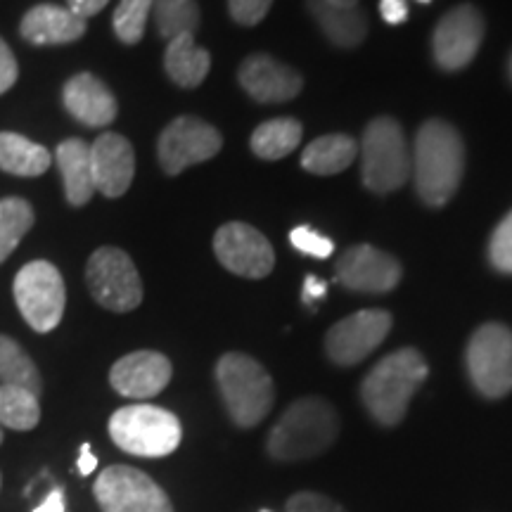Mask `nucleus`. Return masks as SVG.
Listing matches in <instances>:
<instances>
[{
    "label": "nucleus",
    "instance_id": "nucleus-1",
    "mask_svg": "<svg viewBox=\"0 0 512 512\" xmlns=\"http://www.w3.org/2000/svg\"><path fill=\"white\" fill-rule=\"evenodd\" d=\"M465 169V147L458 131L446 121L432 119L415 136L411 171L420 200L444 207L456 195Z\"/></svg>",
    "mask_w": 512,
    "mask_h": 512
},
{
    "label": "nucleus",
    "instance_id": "nucleus-2",
    "mask_svg": "<svg viewBox=\"0 0 512 512\" xmlns=\"http://www.w3.org/2000/svg\"><path fill=\"white\" fill-rule=\"evenodd\" d=\"M425 358L418 349H399L384 356L361 384V399L382 427H394L406 418L408 403L427 380Z\"/></svg>",
    "mask_w": 512,
    "mask_h": 512
},
{
    "label": "nucleus",
    "instance_id": "nucleus-3",
    "mask_svg": "<svg viewBox=\"0 0 512 512\" xmlns=\"http://www.w3.org/2000/svg\"><path fill=\"white\" fill-rule=\"evenodd\" d=\"M339 434L337 411L318 396L294 401L268 434V456L280 463H297L328 451Z\"/></svg>",
    "mask_w": 512,
    "mask_h": 512
},
{
    "label": "nucleus",
    "instance_id": "nucleus-4",
    "mask_svg": "<svg viewBox=\"0 0 512 512\" xmlns=\"http://www.w3.org/2000/svg\"><path fill=\"white\" fill-rule=\"evenodd\" d=\"M223 403L238 427H256L273 406V380L259 361L247 354H226L216 366Z\"/></svg>",
    "mask_w": 512,
    "mask_h": 512
},
{
    "label": "nucleus",
    "instance_id": "nucleus-5",
    "mask_svg": "<svg viewBox=\"0 0 512 512\" xmlns=\"http://www.w3.org/2000/svg\"><path fill=\"white\" fill-rule=\"evenodd\" d=\"M110 437L121 451L138 458H164L181 446V420L166 408L133 403L114 411Z\"/></svg>",
    "mask_w": 512,
    "mask_h": 512
},
{
    "label": "nucleus",
    "instance_id": "nucleus-6",
    "mask_svg": "<svg viewBox=\"0 0 512 512\" xmlns=\"http://www.w3.org/2000/svg\"><path fill=\"white\" fill-rule=\"evenodd\" d=\"M363 183L377 195L399 190L411 176V155L406 138L394 119H373L363 136Z\"/></svg>",
    "mask_w": 512,
    "mask_h": 512
},
{
    "label": "nucleus",
    "instance_id": "nucleus-7",
    "mask_svg": "<svg viewBox=\"0 0 512 512\" xmlns=\"http://www.w3.org/2000/svg\"><path fill=\"white\" fill-rule=\"evenodd\" d=\"M467 373L486 399H503L512 392V330L486 323L467 344Z\"/></svg>",
    "mask_w": 512,
    "mask_h": 512
},
{
    "label": "nucleus",
    "instance_id": "nucleus-8",
    "mask_svg": "<svg viewBox=\"0 0 512 512\" xmlns=\"http://www.w3.org/2000/svg\"><path fill=\"white\" fill-rule=\"evenodd\" d=\"M15 304L31 330L50 332L60 325L67 304V290L50 261H31L15 275Z\"/></svg>",
    "mask_w": 512,
    "mask_h": 512
},
{
    "label": "nucleus",
    "instance_id": "nucleus-9",
    "mask_svg": "<svg viewBox=\"0 0 512 512\" xmlns=\"http://www.w3.org/2000/svg\"><path fill=\"white\" fill-rule=\"evenodd\" d=\"M86 283L93 299L114 313L138 309L143 302V283L131 256L117 247H100L88 259Z\"/></svg>",
    "mask_w": 512,
    "mask_h": 512
},
{
    "label": "nucleus",
    "instance_id": "nucleus-10",
    "mask_svg": "<svg viewBox=\"0 0 512 512\" xmlns=\"http://www.w3.org/2000/svg\"><path fill=\"white\" fill-rule=\"evenodd\" d=\"M102 512H174L166 491L143 470L112 465L100 472L93 486Z\"/></svg>",
    "mask_w": 512,
    "mask_h": 512
},
{
    "label": "nucleus",
    "instance_id": "nucleus-11",
    "mask_svg": "<svg viewBox=\"0 0 512 512\" xmlns=\"http://www.w3.org/2000/svg\"><path fill=\"white\" fill-rule=\"evenodd\" d=\"M221 145V133L207 121L197 117H178L159 136V164L169 176H178L188 166L207 162V159L219 155Z\"/></svg>",
    "mask_w": 512,
    "mask_h": 512
},
{
    "label": "nucleus",
    "instance_id": "nucleus-12",
    "mask_svg": "<svg viewBox=\"0 0 512 512\" xmlns=\"http://www.w3.org/2000/svg\"><path fill=\"white\" fill-rule=\"evenodd\" d=\"M389 330H392V313L389 311H358L332 325L325 337V351L337 366H356L380 347Z\"/></svg>",
    "mask_w": 512,
    "mask_h": 512
},
{
    "label": "nucleus",
    "instance_id": "nucleus-13",
    "mask_svg": "<svg viewBox=\"0 0 512 512\" xmlns=\"http://www.w3.org/2000/svg\"><path fill=\"white\" fill-rule=\"evenodd\" d=\"M484 38V19L472 5H458L434 29L432 53L446 72H458L475 60Z\"/></svg>",
    "mask_w": 512,
    "mask_h": 512
},
{
    "label": "nucleus",
    "instance_id": "nucleus-14",
    "mask_svg": "<svg viewBox=\"0 0 512 512\" xmlns=\"http://www.w3.org/2000/svg\"><path fill=\"white\" fill-rule=\"evenodd\" d=\"M214 252L230 273L242 278H266L275 266V252L264 233L247 223H226L214 238Z\"/></svg>",
    "mask_w": 512,
    "mask_h": 512
},
{
    "label": "nucleus",
    "instance_id": "nucleus-15",
    "mask_svg": "<svg viewBox=\"0 0 512 512\" xmlns=\"http://www.w3.org/2000/svg\"><path fill=\"white\" fill-rule=\"evenodd\" d=\"M335 275L337 283L351 292L384 294L399 285L401 266L392 254H384L370 245H356L337 261Z\"/></svg>",
    "mask_w": 512,
    "mask_h": 512
},
{
    "label": "nucleus",
    "instance_id": "nucleus-16",
    "mask_svg": "<svg viewBox=\"0 0 512 512\" xmlns=\"http://www.w3.org/2000/svg\"><path fill=\"white\" fill-rule=\"evenodd\" d=\"M171 361L159 351H133L119 358L110 370V384L114 392L128 399H150L164 392L166 384L171 382Z\"/></svg>",
    "mask_w": 512,
    "mask_h": 512
},
{
    "label": "nucleus",
    "instance_id": "nucleus-17",
    "mask_svg": "<svg viewBox=\"0 0 512 512\" xmlns=\"http://www.w3.org/2000/svg\"><path fill=\"white\" fill-rule=\"evenodd\" d=\"M91 166L95 190L105 197H121L136 176L133 145L119 133H102L91 145Z\"/></svg>",
    "mask_w": 512,
    "mask_h": 512
},
{
    "label": "nucleus",
    "instance_id": "nucleus-18",
    "mask_svg": "<svg viewBox=\"0 0 512 512\" xmlns=\"http://www.w3.org/2000/svg\"><path fill=\"white\" fill-rule=\"evenodd\" d=\"M238 76L249 98L264 105L287 102L302 93V76L287 64L273 60L271 55L247 57Z\"/></svg>",
    "mask_w": 512,
    "mask_h": 512
},
{
    "label": "nucleus",
    "instance_id": "nucleus-19",
    "mask_svg": "<svg viewBox=\"0 0 512 512\" xmlns=\"http://www.w3.org/2000/svg\"><path fill=\"white\" fill-rule=\"evenodd\" d=\"M62 102L76 121L88 128L110 126L117 119V98L98 76L83 72L64 83Z\"/></svg>",
    "mask_w": 512,
    "mask_h": 512
},
{
    "label": "nucleus",
    "instance_id": "nucleus-20",
    "mask_svg": "<svg viewBox=\"0 0 512 512\" xmlns=\"http://www.w3.org/2000/svg\"><path fill=\"white\" fill-rule=\"evenodd\" d=\"M19 34L31 46H64L86 34V19L62 5L43 3L24 15Z\"/></svg>",
    "mask_w": 512,
    "mask_h": 512
},
{
    "label": "nucleus",
    "instance_id": "nucleus-21",
    "mask_svg": "<svg viewBox=\"0 0 512 512\" xmlns=\"http://www.w3.org/2000/svg\"><path fill=\"white\" fill-rule=\"evenodd\" d=\"M57 169L64 181V195L72 207H83L91 202L95 183L91 166V145L81 138H69L57 145L55 152Z\"/></svg>",
    "mask_w": 512,
    "mask_h": 512
},
{
    "label": "nucleus",
    "instance_id": "nucleus-22",
    "mask_svg": "<svg viewBox=\"0 0 512 512\" xmlns=\"http://www.w3.org/2000/svg\"><path fill=\"white\" fill-rule=\"evenodd\" d=\"M306 8L320 31L339 48H356L368 36V17L358 8H344L330 0H306Z\"/></svg>",
    "mask_w": 512,
    "mask_h": 512
},
{
    "label": "nucleus",
    "instance_id": "nucleus-23",
    "mask_svg": "<svg viewBox=\"0 0 512 512\" xmlns=\"http://www.w3.org/2000/svg\"><path fill=\"white\" fill-rule=\"evenodd\" d=\"M164 67L169 79L181 88H197L207 79L211 55L195 43V34H183L169 41L164 55Z\"/></svg>",
    "mask_w": 512,
    "mask_h": 512
},
{
    "label": "nucleus",
    "instance_id": "nucleus-24",
    "mask_svg": "<svg viewBox=\"0 0 512 512\" xmlns=\"http://www.w3.org/2000/svg\"><path fill=\"white\" fill-rule=\"evenodd\" d=\"M53 164V155L43 145L19 136V133H0V171L22 178L46 174Z\"/></svg>",
    "mask_w": 512,
    "mask_h": 512
},
{
    "label": "nucleus",
    "instance_id": "nucleus-25",
    "mask_svg": "<svg viewBox=\"0 0 512 512\" xmlns=\"http://www.w3.org/2000/svg\"><path fill=\"white\" fill-rule=\"evenodd\" d=\"M356 155L358 145L354 138L342 136V133H332V136H323L313 140L311 145H306L302 166L306 171H311V174L332 176L354 164Z\"/></svg>",
    "mask_w": 512,
    "mask_h": 512
},
{
    "label": "nucleus",
    "instance_id": "nucleus-26",
    "mask_svg": "<svg viewBox=\"0 0 512 512\" xmlns=\"http://www.w3.org/2000/svg\"><path fill=\"white\" fill-rule=\"evenodd\" d=\"M302 133L304 128L297 119H271L256 128L249 145H252V152L259 159L275 162V159H283L297 150V145L302 143Z\"/></svg>",
    "mask_w": 512,
    "mask_h": 512
},
{
    "label": "nucleus",
    "instance_id": "nucleus-27",
    "mask_svg": "<svg viewBox=\"0 0 512 512\" xmlns=\"http://www.w3.org/2000/svg\"><path fill=\"white\" fill-rule=\"evenodd\" d=\"M0 384L29 389L36 396L43 389L41 375L27 351L19 347L15 339L5 335H0Z\"/></svg>",
    "mask_w": 512,
    "mask_h": 512
},
{
    "label": "nucleus",
    "instance_id": "nucleus-28",
    "mask_svg": "<svg viewBox=\"0 0 512 512\" xmlns=\"http://www.w3.org/2000/svg\"><path fill=\"white\" fill-rule=\"evenodd\" d=\"M41 422V403L29 389L0 384V425L17 432H29Z\"/></svg>",
    "mask_w": 512,
    "mask_h": 512
},
{
    "label": "nucleus",
    "instance_id": "nucleus-29",
    "mask_svg": "<svg viewBox=\"0 0 512 512\" xmlns=\"http://www.w3.org/2000/svg\"><path fill=\"white\" fill-rule=\"evenodd\" d=\"M34 226V209L22 197L0 200V264L15 252L29 228Z\"/></svg>",
    "mask_w": 512,
    "mask_h": 512
},
{
    "label": "nucleus",
    "instance_id": "nucleus-30",
    "mask_svg": "<svg viewBox=\"0 0 512 512\" xmlns=\"http://www.w3.org/2000/svg\"><path fill=\"white\" fill-rule=\"evenodd\" d=\"M152 12L159 34L166 41L183 34H195L200 27V8L195 0H152Z\"/></svg>",
    "mask_w": 512,
    "mask_h": 512
},
{
    "label": "nucleus",
    "instance_id": "nucleus-31",
    "mask_svg": "<svg viewBox=\"0 0 512 512\" xmlns=\"http://www.w3.org/2000/svg\"><path fill=\"white\" fill-rule=\"evenodd\" d=\"M152 12V0H121L114 10L112 27L114 34L126 46H136L145 34L147 17Z\"/></svg>",
    "mask_w": 512,
    "mask_h": 512
},
{
    "label": "nucleus",
    "instance_id": "nucleus-32",
    "mask_svg": "<svg viewBox=\"0 0 512 512\" xmlns=\"http://www.w3.org/2000/svg\"><path fill=\"white\" fill-rule=\"evenodd\" d=\"M489 259L496 271L512 275V211L498 223L489 242Z\"/></svg>",
    "mask_w": 512,
    "mask_h": 512
},
{
    "label": "nucleus",
    "instance_id": "nucleus-33",
    "mask_svg": "<svg viewBox=\"0 0 512 512\" xmlns=\"http://www.w3.org/2000/svg\"><path fill=\"white\" fill-rule=\"evenodd\" d=\"M290 242L294 249H299L302 254L316 256V259H328L335 252V242L325 235H320L318 230H313L309 226H299L290 233Z\"/></svg>",
    "mask_w": 512,
    "mask_h": 512
},
{
    "label": "nucleus",
    "instance_id": "nucleus-34",
    "mask_svg": "<svg viewBox=\"0 0 512 512\" xmlns=\"http://www.w3.org/2000/svg\"><path fill=\"white\" fill-rule=\"evenodd\" d=\"M273 0H228L230 17L242 27H254L261 19L266 17V12L271 10Z\"/></svg>",
    "mask_w": 512,
    "mask_h": 512
},
{
    "label": "nucleus",
    "instance_id": "nucleus-35",
    "mask_svg": "<svg viewBox=\"0 0 512 512\" xmlns=\"http://www.w3.org/2000/svg\"><path fill=\"white\" fill-rule=\"evenodd\" d=\"M287 512H347L332 498L316 491H299L287 501Z\"/></svg>",
    "mask_w": 512,
    "mask_h": 512
},
{
    "label": "nucleus",
    "instance_id": "nucleus-36",
    "mask_svg": "<svg viewBox=\"0 0 512 512\" xmlns=\"http://www.w3.org/2000/svg\"><path fill=\"white\" fill-rule=\"evenodd\" d=\"M17 76H19V67H17L15 55H12L8 43L0 38V95L8 93L10 88L15 86Z\"/></svg>",
    "mask_w": 512,
    "mask_h": 512
},
{
    "label": "nucleus",
    "instance_id": "nucleus-37",
    "mask_svg": "<svg viewBox=\"0 0 512 512\" xmlns=\"http://www.w3.org/2000/svg\"><path fill=\"white\" fill-rule=\"evenodd\" d=\"M380 15L387 24H403L408 19L406 0H380Z\"/></svg>",
    "mask_w": 512,
    "mask_h": 512
},
{
    "label": "nucleus",
    "instance_id": "nucleus-38",
    "mask_svg": "<svg viewBox=\"0 0 512 512\" xmlns=\"http://www.w3.org/2000/svg\"><path fill=\"white\" fill-rule=\"evenodd\" d=\"M110 3V0H67V8L76 12V15L88 19L93 15H98V12L105 8V5Z\"/></svg>",
    "mask_w": 512,
    "mask_h": 512
},
{
    "label": "nucleus",
    "instance_id": "nucleus-39",
    "mask_svg": "<svg viewBox=\"0 0 512 512\" xmlns=\"http://www.w3.org/2000/svg\"><path fill=\"white\" fill-rule=\"evenodd\" d=\"M325 292H328V285L323 283V280L320 278H316V275H306V280H304V292H302V297H304V304H316L318 299H323L325 297Z\"/></svg>",
    "mask_w": 512,
    "mask_h": 512
},
{
    "label": "nucleus",
    "instance_id": "nucleus-40",
    "mask_svg": "<svg viewBox=\"0 0 512 512\" xmlns=\"http://www.w3.org/2000/svg\"><path fill=\"white\" fill-rule=\"evenodd\" d=\"M95 467H98V458L93 456L91 451V444H81V453H79V472L83 477H88L91 472H95Z\"/></svg>",
    "mask_w": 512,
    "mask_h": 512
},
{
    "label": "nucleus",
    "instance_id": "nucleus-41",
    "mask_svg": "<svg viewBox=\"0 0 512 512\" xmlns=\"http://www.w3.org/2000/svg\"><path fill=\"white\" fill-rule=\"evenodd\" d=\"M34 512H64V494H62V489L50 491L46 501L38 505Z\"/></svg>",
    "mask_w": 512,
    "mask_h": 512
},
{
    "label": "nucleus",
    "instance_id": "nucleus-42",
    "mask_svg": "<svg viewBox=\"0 0 512 512\" xmlns=\"http://www.w3.org/2000/svg\"><path fill=\"white\" fill-rule=\"evenodd\" d=\"M330 3H335V5H344V8H356L358 0H330Z\"/></svg>",
    "mask_w": 512,
    "mask_h": 512
},
{
    "label": "nucleus",
    "instance_id": "nucleus-43",
    "mask_svg": "<svg viewBox=\"0 0 512 512\" xmlns=\"http://www.w3.org/2000/svg\"><path fill=\"white\" fill-rule=\"evenodd\" d=\"M510 79H512V55H510Z\"/></svg>",
    "mask_w": 512,
    "mask_h": 512
},
{
    "label": "nucleus",
    "instance_id": "nucleus-44",
    "mask_svg": "<svg viewBox=\"0 0 512 512\" xmlns=\"http://www.w3.org/2000/svg\"><path fill=\"white\" fill-rule=\"evenodd\" d=\"M418 3H430V0H418Z\"/></svg>",
    "mask_w": 512,
    "mask_h": 512
},
{
    "label": "nucleus",
    "instance_id": "nucleus-45",
    "mask_svg": "<svg viewBox=\"0 0 512 512\" xmlns=\"http://www.w3.org/2000/svg\"><path fill=\"white\" fill-rule=\"evenodd\" d=\"M0 444H3V432H0Z\"/></svg>",
    "mask_w": 512,
    "mask_h": 512
},
{
    "label": "nucleus",
    "instance_id": "nucleus-46",
    "mask_svg": "<svg viewBox=\"0 0 512 512\" xmlns=\"http://www.w3.org/2000/svg\"><path fill=\"white\" fill-rule=\"evenodd\" d=\"M261 512H271V510H261Z\"/></svg>",
    "mask_w": 512,
    "mask_h": 512
},
{
    "label": "nucleus",
    "instance_id": "nucleus-47",
    "mask_svg": "<svg viewBox=\"0 0 512 512\" xmlns=\"http://www.w3.org/2000/svg\"><path fill=\"white\" fill-rule=\"evenodd\" d=\"M0 484H3V479H0Z\"/></svg>",
    "mask_w": 512,
    "mask_h": 512
}]
</instances>
